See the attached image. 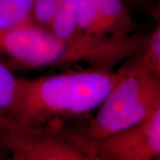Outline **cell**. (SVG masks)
<instances>
[{"instance_id": "obj_1", "label": "cell", "mask_w": 160, "mask_h": 160, "mask_svg": "<svg viewBox=\"0 0 160 160\" xmlns=\"http://www.w3.org/2000/svg\"><path fill=\"white\" fill-rule=\"evenodd\" d=\"M117 71L92 68L39 78H16L10 108L4 115L23 125L69 120L98 108L120 79Z\"/></svg>"}, {"instance_id": "obj_2", "label": "cell", "mask_w": 160, "mask_h": 160, "mask_svg": "<svg viewBox=\"0 0 160 160\" xmlns=\"http://www.w3.org/2000/svg\"><path fill=\"white\" fill-rule=\"evenodd\" d=\"M123 73L100 109L85 125L90 140H97L137 125L160 109V78L145 69L132 55L123 66Z\"/></svg>"}, {"instance_id": "obj_3", "label": "cell", "mask_w": 160, "mask_h": 160, "mask_svg": "<svg viewBox=\"0 0 160 160\" xmlns=\"http://www.w3.org/2000/svg\"><path fill=\"white\" fill-rule=\"evenodd\" d=\"M68 120L43 125H23L0 115L2 141L11 159L95 160L92 142L82 126H70Z\"/></svg>"}, {"instance_id": "obj_4", "label": "cell", "mask_w": 160, "mask_h": 160, "mask_svg": "<svg viewBox=\"0 0 160 160\" xmlns=\"http://www.w3.org/2000/svg\"><path fill=\"white\" fill-rule=\"evenodd\" d=\"M0 60L13 71L67 66V46L33 22L0 29Z\"/></svg>"}, {"instance_id": "obj_5", "label": "cell", "mask_w": 160, "mask_h": 160, "mask_svg": "<svg viewBox=\"0 0 160 160\" xmlns=\"http://www.w3.org/2000/svg\"><path fill=\"white\" fill-rule=\"evenodd\" d=\"M95 160L160 158V109L137 125L91 140Z\"/></svg>"}, {"instance_id": "obj_6", "label": "cell", "mask_w": 160, "mask_h": 160, "mask_svg": "<svg viewBox=\"0 0 160 160\" xmlns=\"http://www.w3.org/2000/svg\"><path fill=\"white\" fill-rule=\"evenodd\" d=\"M106 36L116 42H128L137 35L130 7L125 0H90Z\"/></svg>"}, {"instance_id": "obj_7", "label": "cell", "mask_w": 160, "mask_h": 160, "mask_svg": "<svg viewBox=\"0 0 160 160\" xmlns=\"http://www.w3.org/2000/svg\"><path fill=\"white\" fill-rule=\"evenodd\" d=\"M80 0H61L58 10L52 21L49 30L67 46L74 41Z\"/></svg>"}, {"instance_id": "obj_8", "label": "cell", "mask_w": 160, "mask_h": 160, "mask_svg": "<svg viewBox=\"0 0 160 160\" xmlns=\"http://www.w3.org/2000/svg\"><path fill=\"white\" fill-rule=\"evenodd\" d=\"M132 57L140 65L151 74L160 78V25L158 22L153 31L149 37L144 38Z\"/></svg>"}, {"instance_id": "obj_9", "label": "cell", "mask_w": 160, "mask_h": 160, "mask_svg": "<svg viewBox=\"0 0 160 160\" xmlns=\"http://www.w3.org/2000/svg\"><path fill=\"white\" fill-rule=\"evenodd\" d=\"M33 0H0V29L32 22Z\"/></svg>"}, {"instance_id": "obj_10", "label": "cell", "mask_w": 160, "mask_h": 160, "mask_svg": "<svg viewBox=\"0 0 160 160\" xmlns=\"http://www.w3.org/2000/svg\"><path fill=\"white\" fill-rule=\"evenodd\" d=\"M16 83V77L6 63L0 60V115L10 108Z\"/></svg>"}, {"instance_id": "obj_11", "label": "cell", "mask_w": 160, "mask_h": 160, "mask_svg": "<svg viewBox=\"0 0 160 160\" xmlns=\"http://www.w3.org/2000/svg\"><path fill=\"white\" fill-rule=\"evenodd\" d=\"M61 0H33L31 19L38 26L49 29Z\"/></svg>"}, {"instance_id": "obj_12", "label": "cell", "mask_w": 160, "mask_h": 160, "mask_svg": "<svg viewBox=\"0 0 160 160\" xmlns=\"http://www.w3.org/2000/svg\"><path fill=\"white\" fill-rule=\"evenodd\" d=\"M128 6L136 7L145 12H147L149 15L159 21V7L158 3L157 4L155 0H125Z\"/></svg>"}, {"instance_id": "obj_13", "label": "cell", "mask_w": 160, "mask_h": 160, "mask_svg": "<svg viewBox=\"0 0 160 160\" xmlns=\"http://www.w3.org/2000/svg\"><path fill=\"white\" fill-rule=\"evenodd\" d=\"M0 159H10V156L8 154V151L6 149L1 136V132H0Z\"/></svg>"}]
</instances>
